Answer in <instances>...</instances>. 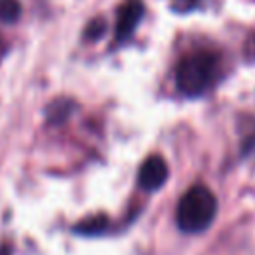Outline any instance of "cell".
Returning a JSON list of instances; mask_svg holds the SVG:
<instances>
[{"instance_id":"obj_4","label":"cell","mask_w":255,"mask_h":255,"mask_svg":"<svg viewBox=\"0 0 255 255\" xmlns=\"http://www.w3.org/2000/svg\"><path fill=\"white\" fill-rule=\"evenodd\" d=\"M141 16H143V4L139 0H129L120 8V12H118V34H116L118 42H124L133 34Z\"/></svg>"},{"instance_id":"obj_5","label":"cell","mask_w":255,"mask_h":255,"mask_svg":"<svg viewBox=\"0 0 255 255\" xmlns=\"http://www.w3.org/2000/svg\"><path fill=\"white\" fill-rule=\"evenodd\" d=\"M22 6L18 0H0V20L2 22H16L20 18Z\"/></svg>"},{"instance_id":"obj_2","label":"cell","mask_w":255,"mask_h":255,"mask_svg":"<svg viewBox=\"0 0 255 255\" xmlns=\"http://www.w3.org/2000/svg\"><path fill=\"white\" fill-rule=\"evenodd\" d=\"M215 213H217L215 195L211 193L209 187L197 183L181 195L175 209V221L183 233H201L213 223Z\"/></svg>"},{"instance_id":"obj_3","label":"cell","mask_w":255,"mask_h":255,"mask_svg":"<svg viewBox=\"0 0 255 255\" xmlns=\"http://www.w3.org/2000/svg\"><path fill=\"white\" fill-rule=\"evenodd\" d=\"M167 173H169V169H167V163L163 161V157L161 155H149L141 163L139 173H137L139 187L145 191H155L165 183Z\"/></svg>"},{"instance_id":"obj_6","label":"cell","mask_w":255,"mask_h":255,"mask_svg":"<svg viewBox=\"0 0 255 255\" xmlns=\"http://www.w3.org/2000/svg\"><path fill=\"white\" fill-rule=\"evenodd\" d=\"M104 225H106L104 217H94V219H86V221L78 223L74 227V231L76 233H100V231H104Z\"/></svg>"},{"instance_id":"obj_1","label":"cell","mask_w":255,"mask_h":255,"mask_svg":"<svg viewBox=\"0 0 255 255\" xmlns=\"http://www.w3.org/2000/svg\"><path fill=\"white\" fill-rule=\"evenodd\" d=\"M219 72V58L215 52L197 50L179 60L175 66V86L187 98H197L207 92Z\"/></svg>"},{"instance_id":"obj_7","label":"cell","mask_w":255,"mask_h":255,"mask_svg":"<svg viewBox=\"0 0 255 255\" xmlns=\"http://www.w3.org/2000/svg\"><path fill=\"white\" fill-rule=\"evenodd\" d=\"M0 255H10V249L8 247H0Z\"/></svg>"}]
</instances>
